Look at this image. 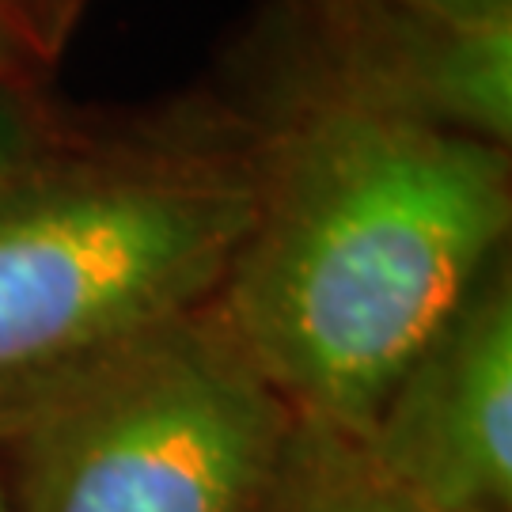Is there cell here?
I'll use <instances>...</instances> for the list:
<instances>
[{
    "mask_svg": "<svg viewBox=\"0 0 512 512\" xmlns=\"http://www.w3.org/2000/svg\"><path fill=\"white\" fill-rule=\"evenodd\" d=\"M311 73L376 107L512 148V19L308 16Z\"/></svg>",
    "mask_w": 512,
    "mask_h": 512,
    "instance_id": "5",
    "label": "cell"
},
{
    "mask_svg": "<svg viewBox=\"0 0 512 512\" xmlns=\"http://www.w3.org/2000/svg\"><path fill=\"white\" fill-rule=\"evenodd\" d=\"M213 300L0 387L8 512H243L296 429Z\"/></svg>",
    "mask_w": 512,
    "mask_h": 512,
    "instance_id": "3",
    "label": "cell"
},
{
    "mask_svg": "<svg viewBox=\"0 0 512 512\" xmlns=\"http://www.w3.org/2000/svg\"><path fill=\"white\" fill-rule=\"evenodd\" d=\"M50 73L54 69L35 54V46L27 42V35L16 27V19L8 16V8L0 4V80L31 88V92H46Z\"/></svg>",
    "mask_w": 512,
    "mask_h": 512,
    "instance_id": "10",
    "label": "cell"
},
{
    "mask_svg": "<svg viewBox=\"0 0 512 512\" xmlns=\"http://www.w3.org/2000/svg\"><path fill=\"white\" fill-rule=\"evenodd\" d=\"M0 4L8 8V16L16 19V27L50 69H57L84 16L95 8V0H0Z\"/></svg>",
    "mask_w": 512,
    "mask_h": 512,
    "instance_id": "8",
    "label": "cell"
},
{
    "mask_svg": "<svg viewBox=\"0 0 512 512\" xmlns=\"http://www.w3.org/2000/svg\"><path fill=\"white\" fill-rule=\"evenodd\" d=\"M357 440L425 512H512L509 251L406 361Z\"/></svg>",
    "mask_w": 512,
    "mask_h": 512,
    "instance_id": "4",
    "label": "cell"
},
{
    "mask_svg": "<svg viewBox=\"0 0 512 512\" xmlns=\"http://www.w3.org/2000/svg\"><path fill=\"white\" fill-rule=\"evenodd\" d=\"M243 512H425L387 482L361 440L319 421H296L274 475Z\"/></svg>",
    "mask_w": 512,
    "mask_h": 512,
    "instance_id": "6",
    "label": "cell"
},
{
    "mask_svg": "<svg viewBox=\"0 0 512 512\" xmlns=\"http://www.w3.org/2000/svg\"><path fill=\"white\" fill-rule=\"evenodd\" d=\"M255 213L213 308L296 418L361 437L387 387L509 251L512 148L300 69L251 122Z\"/></svg>",
    "mask_w": 512,
    "mask_h": 512,
    "instance_id": "1",
    "label": "cell"
},
{
    "mask_svg": "<svg viewBox=\"0 0 512 512\" xmlns=\"http://www.w3.org/2000/svg\"><path fill=\"white\" fill-rule=\"evenodd\" d=\"M251 213V122H69L0 183V387L213 300Z\"/></svg>",
    "mask_w": 512,
    "mask_h": 512,
    "instance_id": "2",
    "label": "cell"
},
{
    "mask_svg": "<svg viewBox=\"0 0 512 512\" xmlns=\"http://www.w3.org/2000/svg\"><path fill=\"white\" fill-rule=\"evenodd\" d=\"M0 512H8V501H4V486H0Z\"/></svg>",
    "mask_w": 512,
    "mask_h": 512,
    "instance_id": "11",
    "label": "cell"
},
{
    "mask_svg": "<svg viewBox=\"0 0 512 512\" xmlns=\"http://www.w3.org/2000/svg\"><path fill=\"white\" fill-rule=\"evenodd\" d=\"M323 12H399L433 19H512V0H304V16Z\"/></svg>",
    "mask_w": 512,
    "mask_h": 512,
    "instance_id": "9",
    "label": "cell"
},
{
    "mask_svg": "<svg viewBox=\"0 0 512 512\" xmlns=\"http://www.w3.org/2000/svg\"><path fill=\"white\" fill-rule=\"evenodd\" d=\"M69 118H61L46 92L0 80V183L54 145Z\"/></svg>",
    "mask_w": 512,
    "mask_h": 512,
    "instance_id": "7",
    "label": "cell"
}]
</instances>
